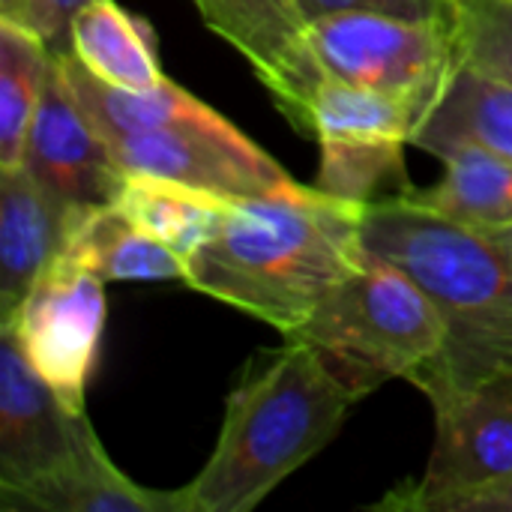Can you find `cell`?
<instances>
[{
  "label": "cell",
  "instance_id": "obj_1",
  "mask_svg": "<svg viewBox=\"0 0 512 512\" xmlns=\"http://www.w3.org/2000/svg\"><path fill=\"white\" fill-rule=\"evenodd\" d=\"M363 213L366 204L303 183L231 198L216 234L186 261L183 285L291 336L366 264Z\"/></svg>",
  "mask_w": 512,
  "mask_h": 512
},
{
  "label": "cell",
  "instance_id": "obj_2",
  "mask_svg": "<svg viewBox=\"0 0 512 512\" xmlns=\"http://www.w3.org/2000/svg\"><path fill=\"white\" fill-rule=\"evenodd\" d=\"M363 246L408 273L447 324L441 357L414 384L429 405L512 372V228H477L408 189L366 204Z\"/></svg>",
  "mask_w": 512,
  "mask_h": 512
},
{
  "label": "cell",
  "instance_id": "obj_3",
  "mask_svg": "<svg viewBox=\"0 0 512 512\" xmlns=\"http://www.w3.org/2000/svg\"><path fill=\"white\" fill-rule=\"evenodd\" d=\"M363 396L300 339L258 366L225 402L216 447L192 483L180 489L186 512H252L294 471L342 432Z\"/></svg>",
  "mask_w": 512,
  "mask_h": 512
},
{
  "label": "cell",
  "instance_id": "obj_4",
  "mask_svg": "<svg viewBox=\"0 0 512 512\" xmlns=\"http://www.w3.org/2000/svg\"><path fill=\"white\" fill-rule=\"evenodd\" d=\"M57 63L126 174L168 177L225 198L270 195L297 180L225 114L171 78L150 93L102 84L69 51Z\"/></svg>",
  "mask_w": 512,
  "mask_h": 512
},
{
  "label": "cell",
  "instance_id": "obj_5",
  "mask_svg": "<svg viewBox=\"0 0 512 512\" xmlns=\"http://www.w3.org/2000/svg\"><path fill=\"white\" fill-rule=\"evenodd\" d=\"M285 339L318 348L366 399L396 378L417 384L441 357L447 324L408 273L369 252L366 264L342 279Z\"/></svg>",
  "mask_w": 512,
  "mask_h": 512
},
{
  "label": "cell",
  "instance_id": "obj_6",
  "mask_svg": "<svg viewBox=\"0 0 512 512\" xmlns=\"http://www.w3.org/2000/svg\"><path fill=\"white\" fill-rule=\"evenodd\" d=\"M309 42L324 75L402 99L420 126L462 60L450 18L339 12L312 21Z\"/></svg>",
  "mask_w": 512,
  "mask_h": 512
},
{
  "label": "cell",
  "instance_id": "obj_7",
  "mask_svg": "<svg viewBox=\"0 0 512 512\" xmlns=\"http://www.w3.org/2000/svg\"><path fill=\"white\" fill-rule=\"evenodd\" d=\"M420 117L402 99L324 75L312 99V135L321 147L318 189L372 204L411 189L405 150Z\"/></svg>",
  "mask_w": 512,
  "mask_h": 512
},
{
  "label": "cell",
  "instance_id": "obj_8",
  "mask_svg": "<svg viewBox=\"0 0 512 512\" xmlns=\"http://www.w3.org/2000/svg\"><path fill=\"white\" fill-rule=\"evenodd\" d=\"M435 411V447L423 477L393 489L378 510L459 512L512 477V372L492 375Z\"/></svg>",
  "mask_w": 512,
  "mask_h": 512
},
{
  "label": "cell",
  "instance_id": "obj_9",
  "mask_svg": "<svg viewBox=\"0 0 512 512\" xmlns=\"http://www.w3.org/2000/svg\"><path fill=\"white\" fill-rule=\"evenodd\" d=\"M105 285L93 270L60 252L0 324L33 372L75 411H87L84 396L99 363L108 315Z\"/></svg>",
  "mask_w": 512,
  "mask_h": 512
},
{
  "label": "cell",
  "instance_id": "obj_10",
  "mask_svg": "<svg viewBox=\"0 0 512 512\" xmlns=\"http://www.w3.org/2000/svg\"><path fill=\"white\" fill-rule=\"evenodd\" d=\"M204 24L225 39L267 87L279 111L312 135V99L324 69L297 0H192Z\"/></svg>",
  "mask_w": 512,
  "mask_h": 512
},
{
  "label": "cell",
  "instance_id": "obj_11",
  "mask_svg": "<svg viewBox=\"0 0 512 512\" xmlns=\"http://www.w3.org/2000/svg\"><path fill=\"white\" fill-rule=\"evenodd\" d=\"M93 435L87 411L69 408L0 330V498L54 474Z\"/></svg>",
  "mask_w": 512,
  "mask_h": 512
},
{
  "label": "cell",
  "instance_id": "obj_12",
  "mask_svg": "<svg viewBox=\"0 0 512 512\" xmlns=\"http://www.w3.org/2000/svg\"><path fill=\"white\" fill-rule=\"evenodd\" d=\"M21 168L72 210L111 204L126 180L111 147L69 90L57 60L30 123Z\"/></svg>",
  "mask_w": 512,
  "mask_h": 512
},
{
  "label": "cell",
  "instance_id": "obj_13",
  "mask_svg": "<svg viewBox=\"0 0 512 512\" xmlns=\"http://www.w3.org/2000/svg\"><path fill=\"white\" fill-rule=\"evenodd\" d=\"M81 213L48 195L21 165L0 168V324L66 249Z\"/></svg>",
  "mask_w": 512,
  "mask_h": 512
},
{
  "label": "cell",
  "instance_id": "obj_14",
  "mask_svg": "<svg viewBox=\"0 0 512 512\" xmlns=\"http://www.w3.org/2000/svg\"><path fill=\"white\" fill-rule=\"evenodd\" d=\"M3 510L45 512H186L180 489L156 492L129 480L93 435L66 465L36 486L6 495Z\"/></svg>",
  "mask_w": 512,
  "mask_h": 512
},
{
  "label": "cell",
  "instance_id": "obj_15",
  "mask_svg": "<svg viewBox=\"0 0 512 512\" xmlns=\"http://www.w3.org/2000/svg\"><path fill=\"white\" fill-rule=\"evenodd\" d=\"M66 51L90 75L117 90L150 93L168 78L150 21L132 15L117 0L81 3L69 18Z\"/></svg>",
  "mask_w": 512,
  "mask_h": 512
},
{
  "label": "cell",
  "instance_id": "obj_16",
  "mask_svg": "<svg viewBox=\"0 0 512 512\" xmlns=\"http://www.w3.org/2000/svg\"><path fill=\"white\" fill-rule=\"evenodd\" d=\"M63 255L93 270L102 282L186 279V261L114 204L84 210L66 240Z\"/></svg>",
  "mask_w": 512,
  "mask_h": 512
},
{
  "label": "cell",
  "instance_id": "obj_17",
  "mask_svg": "<svg viewBox=\"0 0 512 512\" xmlns=\"http://www.w3.org/2000/svg\"><path fill=\"white\" fill-rule=\"evenodd\" d=\"M447 141H471L512 162V81L459 60L447 90L414 135L417 150L432 153Z\"/></svg>",
  "mask_w": 512,
  "mask_h": 512
},
{
  "label": "cell",
  "instance_id": "obj_18",
  "mask_svg": "<svg viewBox=\"0 0 512 512\" xmlns=\"http://www.w3.org/2000/svg\"><path fill=\"white\" fill-rule=\"evenodd\" d=\"M444 177L429 189H408L420 204L477 228H512V162L471 141L432 150Z\"/></svg>",
  "mask_w": 512,
  "mask_h": 512
},
{
  "label": "cell",
  "instance_id": "obj_19",
  "mask_svg": "<svg viewBox=\"0 0 512 512\" xmlns=\"http://www.w3.org/2000/svg\"><path fill=\"white\" fill-rule=\"evenodd\" d=\"M111 204L189 261L216 234L231 198L168 177L126 174Z\"/></svg>",
  "mask_w": 512,
  "mask_h": 512
},
{
  "label": "cell",
  "instance_id": "obj_20",
  "mask_svg": "<svg viewBox=\"0 0 512 512\" xmlns=\"http://www.w3.org/2000/svg\"><path fill=\"white\" fill-rule=\"evenodd\" d=\"M57 51L30 27L0 21V168L21 165Z\"/></svg>",
  "mask_w": 512,
  "mask_h": 512
},
{
  "label": "cell",
  "instance_id": "obj_21",
  "mask_svg": "<svg viewBox=\"0 0 512 512\" xmlns=\"http://www.w3.org/2000/svg\"><path fill=\"white\" fill-rule=\"evenodd\" d=\"M462 60L512 81V0H450Z\"/></svg>",
  "mask_w": 512,
  "mask_h": 512
},
{
  "label": "cell",
  "instance_id": "obj_22",
  "mask_svg": "<svg viewBox=\"0 0 512 512\" xmlns=\"http://www.w3.org/2000/svg\"><path fill=\"white\" fill-rule=\"evenodd\" d=\"M297 3L309 24L339 12H384V15L438 21V18H450L453 9L450 0H297Z\"/></svg>",
  "mask_w": 512,
  "mask_h": 512
},
{
  "label": "cell",
  "instance_id": "obj_23",
  "mask_svg": "<svg viewBox=\"0 0 512 512\" xmlns=\"http://www.w3.org/2000/svg\"><path fill=\"white\" fill-rule=\"evenodd\" d=\"M0 21L30 27L39 36H45L54 51H60V30H57L48 0H0Z\"/></svg>",
  "mask_w": 512,
  "mask_h": 512
},
{
  "label": "cell",
  "instance_id": "obj_24",
  "mask_svg": "<svg viewBox=\"0 0 512 512\" xmlns=\"http://www.w3.org/2000/svg\"><path fill=\"white\" fill-rule=\"evenodd\" d=\"M459 512H512V477H507L504 483L468 498Z\"/></svg>",
  "mask_w": 512,
  "mask_h": 512
},
{
  "label": "cell",
  "instance_id": "obj_25",
  "mask_svg": "<svg viewBox=\"0 0 512 512\" xmlns=\"http://www.w3.org/2000/svg\"><path fill=\"white\" fill-rule=\"evenodd\" d=\"M87 3V0H48L51 6V15L57 21V30H60V51H66V33H69V18L75 15V9Z\"/></svg>",
  "mask_w": 512,
  "mask_h": 512
}]
</instances>
